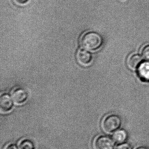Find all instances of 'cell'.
<instances>
[{
	"mask_svg": "<svg viewBox=\"0 0 149 149\" xmlns=\"http://www.w3.org/2000/svg\"><path fill=\"white\" fill-rule=\"evenodd\" d=\"M12 97L9 94L3 93L0 96V110L2 113H7L12 109L14 106Z\"/></svg>",
	"mask_w": 149,
	"mask_h": 149,
	"instance_id": "obj_5",
	"label": "cell"
},
{
	"mask_svg": "<svg viewBox=\"0 0 149 149\" xmlns=\"http://www.w3.org/2000/svg\"><path fill=\"white\" fill-rule=\"evenodd\" d=\"M137 69L140 78L144 81H149V62L142 63Z\"/></svg>",
	"mask_w": 149,
	"mask_h": 149,
	"instance_id": "obj_7",
	"label": "cell"
},
{
	"mask_svg": "<svg viewBox=\"0 0 149 149\" xmlns=\"http://www.w3.org/2000/svg\"><path fill=\"white\" fill-rule=\"evenodd\" d=\"M127 135L124 130H119L116 131L113 136L114 141L118 143H123L127 139Z\"/></svg>",
	"mask_w": 149,
	"mask_h": 149,
	"instance_id": "obj_9",
	"label": "cell"
},
{
	"mask_svg": "<svg viewBox=\"0 0 149 149\" xmlns=\"http://www.w3.org/2000/svg\"><path fill=\"white\" fill-rule=\"evenodd\" d=\"M18 148L19 149H34L35 145L32 141L26 139L19 143Z\"/></svg>",
	"mask_w": 149,
	"mask_h": 149,
	"instance_id": "obj_10",
	"label": "cell"
},
{
	"mask_svg": "<svg viewBox=\"0 0 149 149\" xmlns=\"http://www.w3.org/2000/svg\"><path fill=\"white\" fill-rule=\"evenodd\" d=\"M3 149H19V148L14 143H10L7 145Z\"/></svg>",
	"mask_w": 149,
	"mask_h": 149,
	"instance_id": "obj_14",
	"label": "cell"
},
{
	"mask_svg": "<svg viewBox=\"0 0 149 149\" xmlns=\"http://www.w3.org/2000/svg\"><path fill=\"white\" fill-rule=\"evenodd\" d=\"M11 97L16 104L22 105L28 100V94L27 91L23 88H16L11 93Z\"/></svg>",
	"mask_w": 149,
	"mask_h": 149,
	"instance_id": "obj_4",
	"label": "cell"
},
{
	"mask_svg": "<svg viewBox=\"0 0 149 149\" xmlns=\"http://www.w3.org/2000/svg\"><path fill=\"white\" fill-rule=\"evenodd\" d=\"M93 146L94 149H114V143L109 136H100L95 139Z\"/></svg>",
	"mask_w": 149,
	"mask_h": 149,
	"instance_id": "obj_3",
	"label": "cell"
},
{
	"mask_svg": "<svg viewBox=\"0 0 149 149\" xmlns=\"http://www.w3.org/2000/svg\"><path fill=\"white\" fill-rule=\"evenodd\" d=\"M14 2L19 5H23L26 4L28 2L29 0H13Z\"/></svg>",
	"mask_w": 149,
	"mask_h": 149,
	"instance_id": "obj_13",
	"label": "cell"
},
{
	"mask_svg": "<svg viewBox=\"0 0 149 149\" xmlns=\"http://www.w3.org/2000/svg\"><path fill=\"white\" fill-rule=\"evenodd\" d=\"M120 117L115 114L108 116L102 121V129L106 133H112L117 130L121 125Z\"/></svg>",
	"mask_w": 149,
	"mask_h": 149,
	"instance_id": "obj_2",
	"label": "cell"
},
{
	"mask_svg": "<svg viewBox=\"0 0 149 149\" xmlns=\"http://www.w3.org/2000/svg\"><path fill=\"white\" fill-rule=\"evenodd\" d=\"M142 56L145 61L149 62V45L145 46L143 49Z\"/></svg>",
	"mask_w": 149,
	"mask_h": 149,
	"instance_id": "obj_11",
	"label": "cell"
},
{
	"mask_svg": "<svg viewBox=\"0 0 149 149\" xmlns=\"http://www.w3.org/2000/svg\"><path fill=\"white\" fill-rule=\"evenodd\" d=\"M128 65L131 69H136L142 63V58L139 54L131 55L128 59Z\"/></svg>",
	"mask_w": 149,
	"mask_h": 149,
	"instance_id": "obj_8",
	"label": "cell"
},
{
	"mask_svg": "<svg viewBox=\"0 0 149 149\" xmlns=\"http://www.w3.org/2000/svg\"><path fill=\"white\" fill-rule=\"evenodd\" d=\"M76 57L79 63L83 66L88 65L92 61L93 56L92 53L84 48L78 50Z\"/></svg>",
	"mask_w": 149,
	"mask_h": 149,
	"instance_id": "obj_6",
	"label": "cell"
},
{
	"mask_svg": "<svg viewBox=\"0 0 149 149\" xmlns=\"http://www.w3.org/2000/svg\"><path fill=\"white\" fill-rule=\"evenodd\" d=\"M80 44L82 48L87 50H97L102 45L103 38L99 33L94 31H89L82 36Z\"/></svg>",
	"mask_w": 149,
	"mask_h": 149,
	"instance_id": "obj_1",
	"label": "cell"
},
{
	"mask_svg": "<svg viewBox=\"0 0 149 149\" xmlns=\"http://www.w3.org/2000/svg\"><path fill=\"white\" fill-rule=\"evenodd\" d=\"M116 149H132V148L129 143H122L117 146Z\"/></svg>",
	"mask_w": 149,
	"mask_h": 149,
	"instance_id": "obj_12",
	"label": "cell"
},
{
	"mask_svg": "<svg viewBox=\"0 0 149 149\" xmlns=\"http://www.w3.org/2000/svg\"><path fill=\"white\" fill-rule=\"evenodd\" d=\"M136 149H149L148 148H146V147H139V148H137Z\"/></svg>",
	"mask_w": 149,
	"mask_h": 149,
	"instance_id": "obj_15",
	"label": "cell"
}]
</instances>
